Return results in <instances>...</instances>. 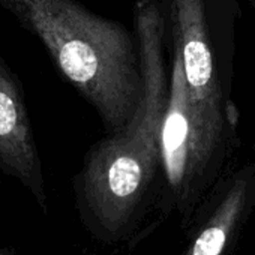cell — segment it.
<instances>
[{
	"instance_id": "277c9868",
	"label": "cell",
	"mask_w": 255,
	"mask_h": 255,
	"mask_svg": "<svg viewBox=\"0 0 255 255\" xmlns=\"http://www.w3.org/2000/svg\"><path fill=\"white\" fill-rule=\"evenodd\" d=\"M176 44L191 101L203 126L221 141L224 129L222 89L210 47L203 0H173Z\"/></svg>"
},
{
	"instance_id": "8992f818",
	"label": "cell",
	"mask_w": 255,
	"mask_h": 255,
	"mask_svg": "<svg viewBox=\"0 0 255 255\" xmlns=\"http://www.w3.org/2000/svg\"><path fill=\"white\" fill-rule=\"evenodd\" d=\"M248 194L246 180H237L230 189L213 218L194 242L188 255H221L228 236L245 206Z\"/></svg>"
},
{
	"instance_id": "5b68a950",
	"label": "cell",
	"mask_w": 255,
	"mask_h": 255,
	"mask_svg": "<svg viewBox=\"0 0 255 255\" xmlns=\"http://www.w3.org/2000/svg\"><path fill=\"white\" fill-rule=\"evenodd\" d=\"M0 171L17 179L45 206L42 164L23 86L0 54Z\"/></svg>"
},
{
	"instance_id": "6da1fadb",
	"label": "cell",
	"mask_w": 255,
	"mask_h": 255,
	"mask_svg": "<svg viewBox=\"0 0 255 255\" xmlns=\"http://www.w3.org/2000/svg\"><path fill=\"white\" fill-rule=\"evenodd\" d=\"M0 6L41 41L57 71L99 111L111 134L132 119L141 66L123 26L75 0H0Z\"/></svg>"
},
{
	"instance_id": "52a82bcc",
	"label": "cell",
	"mask_w": 255,
	"mask_h": 255,
	"mask_svg": "<svg viewBox=\"0 0 255 255\" xmlns=\"http://www.w3.org/2000/svg\"><path fill=\"white\" fill-rule=\"evenodd\" d=\"M0 255H15V251L12 248L2 245V242H0Z\"/></svg>"
},
{
	"instance_id": "7a4b0ae2",
	"label": "cell",
	"mask_w": 255,
	"mask_h": 255,
	"mask_svg": "<svg viewBox=\"0 0 255 255\" xmlns=\"http://www.w3.org/2000/svg\"><path fill=\"white\" fill-rule=\"evenodd\" d=\"M164 17L152 5L137 12L141 93L132 119L87 155L80 183L95 218L116 230L129 216L161 162V128L170 83L164 59Z\"/></svg>"
},
{
	"instance_id": "3957f363",
	"label": "cell",
	"mask_w": 255,
	"mask_h": 255,
	"mask_svg": "<svg viewBox=\"0 0 255 255\" xmlns=\"http://www.w3.org/2000/svg\"><path fill=\"white\" fill-rule=\"evenodd\" d=\"M161 162L171 188L180 189L206 167L219 140L203 126L186 84L180 48L174 42L170 93L161 128Z\"/></svg>"
}]
</instances>
